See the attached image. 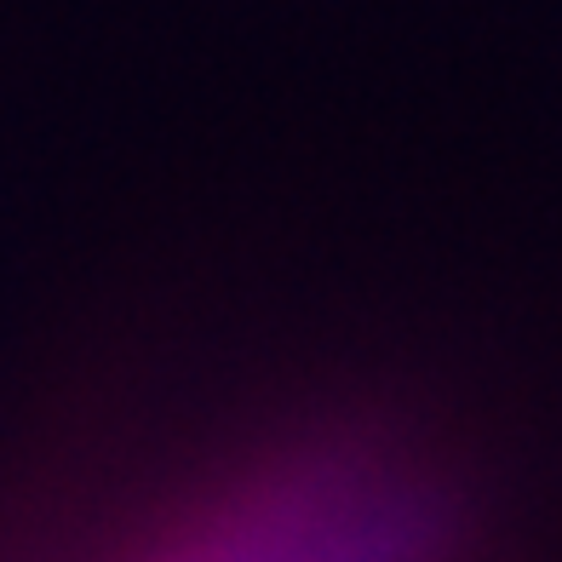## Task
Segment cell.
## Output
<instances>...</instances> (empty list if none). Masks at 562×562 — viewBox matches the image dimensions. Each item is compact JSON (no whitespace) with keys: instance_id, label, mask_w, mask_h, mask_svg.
<instances>
[{"instance_id":"cell-1","label":"cell","mask_w":562,"mask_h":562,"mask_svg":"<svg viewBox=\"0 0 562 562\" xmlns=\"http://www.w3.org/2000/svg\"><path fill=\"white\" fill-rule=\"evenodd\" d=\"M453 533L419 448L322 425L195 471L81 562H453Z\"/></svg>"}]
</instances>
